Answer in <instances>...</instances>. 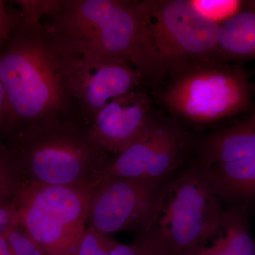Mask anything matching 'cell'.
<instances>
[{
  "label": "cell",
  "mask_w": 255,
  "mask_h": 255,
  "mask_svg": "<svg viewBox=\"0 0 255 255\" xmlns=\"http://www.w3.org/2000/svg\"><path fill=\"white\" fill-rule=\"evenodd\" d=\"M14 26L0 46V81L10 112L9 132L14 128L60 116L69 94L59 53L41 21L34 1H16Z\"/></svg>",
  "instance_id": "6da1fadb"
},
{
  "label": "cell",
  "mask_w": 255,
  "mask_h": 255,
  "mask_svg": "<svg viewBox=\"0 0 255 255\" xmlns=\"http://www.w3.org/2000/svg\"><path fill=\"white\" fill-rule=\"evenodd\" d=\"M41 14L48 18L41 23L57 49L117 57L143 78H162L146 49L136 1H43Z\"/></svg>",
  "instance_id": "7a4b0ae2"
},
{
  "label": "cell",
  "mask_w": 255,
  "mask_h": 255,
  "mask_svg": "<svg viewBox=\"0 0 255 255\" xmlns=\"http://www.w3.org/2000/svg\"><path fill=\"white\" fill-rule=\"evenodd\" d=\"M4 136L26 179L45 185L96 184L113 160L85 128L60 116L14 128Z\"/></svg>",
  "instance_id": "3957f363"
},
{
  "label": "cell",
  "mask_w": 255,
  "mask_h": 255,
  "mask_svg": "<svg viewBox=\"0 0 255 255\" xmlns=\"http://www.w3.org/2000/svg\"><path fill=\"white\" fill-rule=\"evenodd\" d=\"M224 209L208 168L196 162L169 183L157 218L135 242L154 255H183L219 235Z\"/></svg>",
  "instance_id": "277c9868"
},
{
  "label": "cell",
  "mask_w": 255,
  "mask_h": 255,
  "mask_svg": "<svg viewBox=\"0 0 255 255\" xmlns=\"http://www.w3.org/2000/svg\"><path fill=\"white\" fill-rule=\"evenodd\" d=\"M171 73L173 78L161 101L166 108L192 123H211L251 108L253 88L239 65L215 57Z\"/></svg>",
  "instance_id": "5b68a950"
},
{
  "label": "cell",
  "mask_w": 255,
  "mask_h": 255,
  "mask_svg": "<svg viewBox=\"0 0 255 255\" xmlns=\"http://www.w3.org/2000/svg\"><path fill=\"white\" fill-rule=\"evenodd\" d=\"M146 49L162 76L192 62L215 58L219 24L189 0L136 1Z\"/></svg>",
  "instance_id": "8992f818"
},
{
  "label": "cell",
  "mask_w": 255,
  "mask_h": 255,
  "mask_svg": "<svg viewBox=\"0 0 255 255\" xmlns=\"http://www.w3.org/2000/svg\"><path fill=\"white\" fill-rule=\"evenodd\" d=\"M98 184L49 186L26 179L12 204L46 255H78Z\"/></svg>",
  "instance_id": "52a82bcc"
},
{
  "label": "cell",
  "mask_w": 255,
  "mask_h": 255,
  "mask_svg": "<svg viewBox=\"0 0 255 255\" xmlns=\"http://www.w3.org/2000/svg\"><path fill=\"white\" fill-rule=\"evenodd\" d=\"M169 182L124 177H103L92 195L87 228L111 236L148 231L163 202Z\"/></svg>",
  "instance_id": "ba28073f"
},
{
  "label": "cell",
  "mask_w": 255,
  "mask_h": 255,
  "mask_svg": "<svg viewBox=\"0 0 255 255\" xmlns=\"http://www.w3.org/2000/svg\"><path fill=\"white\" fill-rule=\"evenodd\" d=\"M57 50L69 94L91 118L110 101L135 90L143 78L122 58Z\"/></svg>",
  "instance_id": "9c48e42d"
},
{
  "label": "cell",
  "mask_w": 255,
  "mask_h": 255,
  "mask_svg": "<svg viewBox=\"0 0 255 255\" xmlns=\"http://www.w3.org/2000/svg\"><path fill=\"white\" fill-rule=\"evenodd\" d=\"M189 145L180 129L150 117L131 145L113 159L102 178L164 182L182 164Z\"/></svg>",
  "instance_id": "30bf717a"
},
{
  "label": "cell",
  "mask_w": 255,
  "mask_h": 255,
  "mask_svg": "<svg viewBox=\"0 0 255 255\" xmlns=\"http://www.w3.org/2000/svg\"><path fill=\"white\" fill-rule=\"evenodd\" d=\"M151 105L147 94L134 90L108 102L85 128L101 148L118 156L141 132L150 118Z\"/></svg>",
  "instance_id": "8fae6325"
},
{
  "label": "cell",
  "mask_w": 255,
  "mask_h": 255,
  "mask_svg": "<svg viewBox=\"0 0 255 255\" xmlns=\"http://www.w3.org/2000/svg\"><path fill=\"white\" fill-rule=\"evenodd\" d=\"M194 145L198 162L206 166L255 157V112L232 127L196 140Z\"/></svg>",
  "instance_id": "7c38bea8"
},
{
  "label": "cell",
  "mask_w": 255,
  "mask_h": 255,
  "mask_svg": "<svg viewBox=\"0 0 255 255\" xmlns=\"http://www.w3.org/2000/svg\"><path fill=\"white\" fill-rule=\"evenodd\" d=\"M250 206L233 205L223 211L219 235L211 246L183 255H255V239L250 226Z\"/></svg>",
  "instance_id": "4fadbf2b"
},
{
  "label": "cell",
  "mask_w": 255,
  "mask_h": 255,
  "mask_svg": "<svg viewBox=\"0 0 255 255\" xmlns=\"http://www.w3.org/2000/svg\"><path fill=\"white\" fill-rule=\"evenodd\" d=\"M216 56L225 62L255 59V1L219 25Z\"/></svg>",
  "instance_id": "5bb4252c"
},
{
  "label": "cell",
  "mask_w": 255,
  "mask_h": 255,
  "mask_svg": "<svg viewBox=\"0 0 255 255\" xmlns=\"http://www.w3.org/2000/svg\"><path fill=\"white\" fill-rule=\"evenodd\" d=\"M206 167L221 201L250 206L255 200V157Z\"/></svg>",
  "instance_id": "9a60e30c"
},
{
  "label": "cell",
  "mask_w": 255,
  "mask_h": 255,
  "mask_svg": "<svg viewBox=\"0 0 255 255\" xmlns=\"http://www.w3.org/2000/svg\"><path fill=\"white\" fill-rule=\"evenodd\" d=\"M25 181L12 152L0 140V201L12 203Z\"/></svg>",
  "instance_id": "2e32d148"
},
{
  "label": "cell",
  "mask_w": 255,
  "mask_h": 255,
  "mask_svg": "<svg viewBox=\"0 0 255 255\" xmlns=\"http://www.w3.org/2000/svg\"><path fill=\"white\" fill-rule=\"evenodd\" d=\"M4 235L14 255H46L39 244L20 223L10 228Z\"/></svg>",
  "instance_id": "e0dca14e"
},
{
  "label": "cell",
  "mask_w": 255,
  "mask_h": 255,
  "mask_svg": "<svg viewBox=\"0 0 255 255\" xmlns=\"http://www.w3.org/2000/svg\"><path fill=\"white\" fill-rule=\"evenodd\" d=\"M192 3L201 14L219 25V19L223 23L236 14L243 4L237 1H192Z\"/></svg>",
  "instance_id": "ac0fdd59"
},
{
  "label": "cell",
  "mask_w": 255,
  "mask_h": 255,
  "mask_svg": "<svg viewBox=\"0 0 255 255\" xmlns=\"http://www.w3.org/2000/svg\"><path fill=\"white\" fill-rule=\"evenodd\" d=\"M114 238L87 228L78 255H110Z\"/></svg>",
  "instance_id": "d6986e66"
},
{
  "label": "cell",
  "mask_w": 255,
  "mask_h": 255,
  "mask_svg": "<svg viewBox=\"0 0 255 255\" xmlns=\"http://www.w3.org/2000/svg\"><path fill=\"white\" fill-rule=\"evenodd\" d=\"M19 223L17 210L12 203L0 206V235L4 234L10 228Z\"/></svg>",
  "instance_id": "ffe728a7"
},
{
  "label": "cell",
  "mask_w": 255,
  "mask_h": 255,
  "mask_svg": "<svg viewBox=\"0 0 255 255\" xmlns=\"http://www.w3.org/2000/svg\"><path fill=\"white\" fill-rule=\"evenodd\" d=\"M14 26V14L8 12L4 1L0 0V46L8 41Z\"/></svg>",
  "instance_id": "44dd1931"
},
{
  "label": "cell",
  "mask_w": 255,
  "mask_h": 255,
  "mask_svg": "<svg viewBox=\"0 0 255 255\" xmlns=\"http://www.w3.org/2000/svg\"><path fill=\"white\" fill-rule=\"evenodd\" d=\"M110 255H154L144 247L134 242L131 245H125L114 240Z\"/></svg>",
  "instance_id": "7402d4cb"
},
{
  "label": "cell",
  "mask_w": 255,
  "mask_h": 255,
  "mask_svg": "<svg viewBox=\"0 0 255 255\" xmlns=\"http://www.w3.org/2000/svg\"><path fill=\"white\" fill-rule=\"evenodd\" d=\"M10 117L11 112L7 95L0 81V137L4 135L9 127Z\"/></svg>",
  "instance_id": "603a6c76"
},
{
  "label": "cell",
  "mask_w": 255,
  "mask_h": 255,
  "mask_svg": "<svg viewBox=\"0 0 255 255\" xmlns=\"http://www.w3.org/2000/svg\"><path fill=\"white\" fill-rule=\"evenodd\" d=\"M0 255H14L9 241L4 234L0 235Z\"/></svg>",
  "instance_id": "cb8c5ba5"
},
{
  "label": "cell",
  "mask_w": 255,
  "mask_h": 255,
  "mask_svg": "<svg viewBox=\"0 0 255 255\" xmlns=\"http://www.w3.org/2000/svg\"><path fill=\"white\" fill-rule=\"evenodd\" d=\"M11 204V203H4V202H2V201H0V206L4 205V204Z\"/></svg>",
  "instance_id": "d4e9b609"
}]
</instances>
